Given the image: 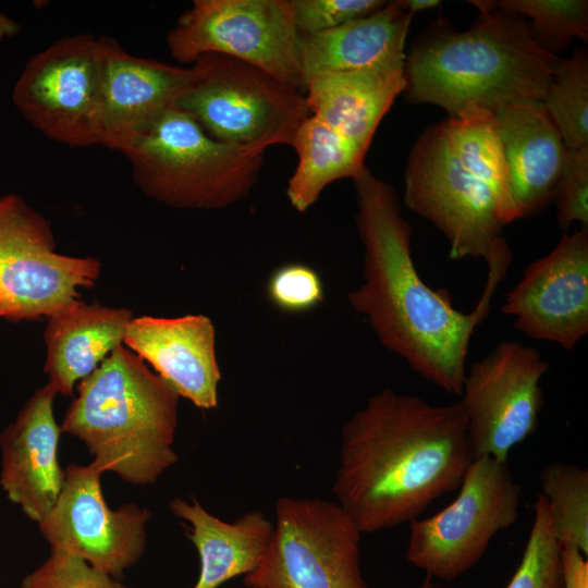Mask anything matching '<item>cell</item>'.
I'll list each match as a JSON object with an SVG mask.
<instances>
[{"label": "cell", "instance_id": "1", "mask_svg": "<svg viewBox=\"0 0 588 588\" xmlns=\"http://www.w3.org/2000/svg\"><path fill=\"white\" fill-rule=\"evenodd\" d=\"M352 180L364 246V282L348 293V302L366 317L384 347L425 380L460 396L471 338L490 313L512 250L503 249L488 264L482 295L471 311L464 313L453 306L445 290L430 287L418 273L412 229L393 187L366 166Z\"/></svg>", "mask_w": 588, "mask_h": 588}, {"label": "cell", "instance_id": "2", "mask_svg": "<svg viewBox=\"0 0 588 588\" xmlns=\"http://www.w3.org/2000/svg\"><path fill=\"white\" fill-rule=\"evenodd\" d=\"M474 457L461 403L384 389L342 428L336 503L362 534L417 519L456 490Z\"/></svg>", "mask_w": 588, "mask_h": 588}, {"label": "cell", "instance_id": "3", "mask_svg": "<svg viewBox=\"0 0 588 588\" xmlns=\"http://www.w3.org/2000/svg\"><path fill=\"white\" fill-rule=\"evenodd\" d=\"M478 19L464 32H428L405 57V93L456 117L469 107L494 113L525 100H543L560 58L543 49L518 16L471 1Z\"/></svg>", "mask_w": 588, "mask_h": 588}, {"label": "cell", "instance_id": "4", "mask_svg": "<svg viewBox=\"0 0 588 588\" xmlns=\"http://www.w3.org/2000/svg\"><path fill=\"white\" fill-rule=\"evenodd\" d=\"M77 393L60 429L85 443L102 473L148 485L177 462L179 395L135 353L115 347Z\"/></svg>", "mask_w": 588, "mask_h": 588}, {"label": "cell", "instance_id": "5", "mask_svg": "<svg viewBox=\"0 0 588 588\" xmlns=\"http://www.w3.org/2000/svg\"><path fill=\"white\" fill-rule=\"evenodd\" d=\"M266 149L215 139L191 114L172 106L117 151L130 161L133 181L146 196L179 209L215 210L249 194Z\"/></svg>", "mask_w": 588, "mask_h": 588}, {"label": "cell", "instance_id": "6", "mask_svg": "<svg viewBox=\"0 0 588 588\" xmlns=\"http://www.w3.org/2000/svg\"><path fill=\"white\" fill-rule=\"evenodd\" d=\"M174 106L215 139L235 145H292L310 117L305 94L238 59L200 56Z\"/></svg>", "mask_w": 588, "mask_h": 588}, {"label": "cell", "instance_id": "7", "mask_svg": "<svg viewBox=\"0 0 588 588\" xmlns=\"http://www.w3.org/2000/svg\"><path fill=\"white\" fill-rule=\"evenodd\" d=\"M404 203L445 235L451 259L488 265L509 247L493 195L462 164L442 122L429 126L409 151Z\"/></svg>", "mask_w": 588, "mask_h": 588}, {"label": "cell", "instance_id": "8", "mask_svg": "<svg viewBox=\"0 0 588 588\" xmlns=\"http://www.w3.org/2000/svg\"><path fill=\"white\" fill-rule=\"evenodd\" d=\"M458 488L443 510L408 523L406 558L431 578L452 580L473 568L518 518L522 491L507 461L474 458Z\"/></svg>", "mask_w": 588, "mask_h": 588}, {"label": "cell", "instance_id": "9", "mask_svg": "<svg viewBox=\"0 0 588 588\" xmlns=\"http://www.w3.org/2000/svg\"><path fill=\"white\" fill-rule=\"evenodd\" d=\"M362 532L336 502L282 497L273 537L248 588H370L360 571Z\"/></svg>", "mask_w": 588, "mask_h": 588}, {"label": "cell", "instance_id": "10", "mask_svg": "<svg viewBox=\"0 0 588 588\" xmlns=\"http://www.w3.org/2000/svg\"><path fill=\"white\" fill-rule=\"evenodd\" d=\"M299 41L291 0H195L167 35L169 52L180 63L224 54L305 94Z\"/></svg>", "mask_w": 588, "mask_h": 588}, {"label": "cell", "instance_id": "11", "mask_svg": "<svg viewBox=\"0 0 588 588\" xmlns=\"http://www.w3.org/2000/svg\"><path fill=\"white\" fill-rule=\"evenodd\" d=\"M99 275L97 259L56 252L48 221L21 196H0L2 318H49L79 302V289L91 287Z\"/></svg>", "mask_w": 588, "mask_h": 588}, {"label": "cell", "instance_id": "12", "mask_svg": "<svg viewBox=\"0 0 588 588\" xmlns=\"http://www.w3.org/2000/svg\"><path fill=\"white\" fill-rule=\"evenodd\" d=\"M549 368L537 348L502 341L466 369L458 402L474 458L507 461L536 431L543 406L540 381Z\"/></svg>", "mask_w": 588, "mask_h": 588}, {"label": "cell", "instance_id": "13", "mask_svg": "<svg viewBox=\"0 0 588 588\" xmlns=\"http://www.w3.org/2000/svg\"><path fill=\"white\" fill-rule=\"evenodd\" d=\"M101 71L100 37H62L27 61L12 101L47 137L71 147L98 145Z\"/></svg>", "mask_w": 588, "mask_h": 588}, {"label": "cell", "instance_id": "14", "mask_svg": "<svg viewBox=\"0 0 588 588\" xmlns=\"http://www.w3.org/2000/svg\"><path fill=\"white\" fill-rule=\"evenodd\" d=\"M101 474L94 462L69 465L60 495L38 526L52 551L76 555L117 578L142 556L150 513L136 504L111 510Z\"/></svg>", "mask_w": 588, "mask_h": 588}, {"label": "cell", "instance_id": "15", "mask_svg": "<svg viewBox=\"0 0 588 588\" xmlns=\"http://www.w3.org/2000/svg\"><path fill=\"white\" fill-rule=\"evenodd\" d=\"M500 310L528 338L574 350L588 332V229L530 262Z\"/></svg>", "mask_w": 588, "mask_h": 588}, {"label": "cell", "instance_id": "16", "mask_svg": "<svg viewBox=\"0 0 588 588\" xmlns=\"http://www.w3.org/2000/svg\"><path fill=\"white\" fill-rule=\"evenodd\" d=\"M100 39L98 145L118 150L133 133L174 106L192 71L135 57L117 40L105 36Z\"/></svg>", "mask_w": 588, "mask_h": 588}, {"label": "cell", "instance_id": "17", "mask_svg": "<svg viewBox=\"0 0 588 588\" xmlns=\"http://www.w3.org/2000/svg\"><path fill=\"white\" fill-rule=\"evenodd\" d=\"M57 394L49 383L36 390L0 437L2 489L36 523L53 507L64 483L58 460L61 429L53 415Z\"/></svg>", "mask_w": 588, "mask_h": 588}, {"label": "cell", "instance_id": "18", "mask_svg": "<svg viewBox=\"0 0 588 588\" xmlns=\"http://www.w3.org/2000/svg\"><path fill=\"white\" fill-rule=\"evenodd\" d=\"M123 342L179 395L201 409L218 406L221 373L216 332L204 315L132 318Z\"/></svg>", "mask_w": 588, "mask_h": 588}, {"label": "cell", "instance_id": "19", "mask_svg": "<svg viewBox=\"0 0 588 588\" xmlns=\"http://www.w3.org/2000/svg\"><path fill=\"white\" fill-rule=\"evenodd\" d=\"M493 115L517 219L535 215L554 198L567 148L541 100L511 103Z\"/></svg>", "mask_w": 588, "mask_h": 588}, {"label": "cell", "instance_id": "20", "mask_svg": "<svg viewBox=\"0 0 588 588\" xmlns=\"http://www.w3.org/2000/svg\"><path fill=\"white\" fill-rule=\"evenodd\" d=\"M405 62L310 78L305 98L310 115L365 154L395 98L405 90Z\"/></svg>", "mask_w": 588, "mask_h": 588}, {"label": "cell", "instance_id": "21", "mask_svg": "<svg viewBox=\"0 0 588 588\" xmlns=\"http://www.w3.org/2000/svg\"><path fill=\"white\" fill-rule=\"evenodd\" d=\"M412 14L397 1L339 27L301 35L299 59L305 84L316 76L405 62L404 45ZM306 91V90H305Z\"/></svg>", "mask_w": 588, "mask_h": 588}, {"label": "cell", "instance_id": "22", "mask_svg": "<svg viewBox=\"0 0 588 588\" xmlns=\"http://www.w3.org/2000/svg\"><path fill=\"white\" fill-rule=\"evenodd\" d=\"M131 319L128 309L82 301L50 316L44 333L48 383L71 395L74 384L121 345Z\"/></svg>", "mask_w": 588, "mask_h": 588}, {"label": "cell", "instance_id": "23", "mask_svg": "<svg viewBox=\"0 0 588 588\" xmlns=\"http://www.w3.org/2000/svg\"><path fill=\"white\" fill-rule=\"evenodd\" d=\"M172 513L189 525L188 538L198 551L199 576L193 588H219L253 573L270 547L274 525L260 511L247 512L233 523L221 520L193 499L175 498Z\"/></svg>", "mask_w": 588, "mask_h": 588}, {"label": "cell", "instance_id": "24", "mask_svg": "<svg viewBox=\"0 0 588 588\" xmlns=\"http://www.w3.org/2000/svg\"><path fill=\"white\" fill-rule=\"evenodd\" d=\"M298 157L286 195L298 212H305L332 182L353 179L363 168L366 154L310 115L297 128L292 145Z\"/></svg>", "mask_w": 588, "mask_h": 588}, {"label": "cell", "instance_id": "25", "mask_svg": "<svg viewBox=\"0 0 588 588\" xmlns=\"http://www.w3.org/2000/svg\"><path fill=\"white\" fill-rule=\"evenodd\" d=\"M442 123L462 164L493 195L503 223L517 220L509 170L493 113L469 107Z\"/></svg>", "mask_w": 588, "mask_h": 588}, {"label": "cell", "instance_id": "26", "mask_svg": "<svg viewBox=\"0 0 588 588\" xmlns=\"http://www.w3.org/2000/svg\"><path fill=\"white\" fill-rule=\"evenodd\" d=\"M540 483L558 542L588 556V470L572 463H550L540 471Z\"/></svg>", "mask_w": 588, "mask_h": 588}, {"label": "cell", "instance_id": "27", "mask_svg": "<svg viewBox=\"0 0 588 588\" xmlns=\"http://www.w3.org/2000/svg\"><path fill=\"white\" fill-rule=\"evenodd\" d=\"M568 149L588 147V54L560 59L542 100Z\"/></svg>", "mask_w": 588, "mask_h": 588}, {"label": "cell", "instance_id": "28", "mask_svg": "<svg viewBox=\"0 0 588 588\" xmlns=\"http://www.w3.org/2000/svg\"><path fill=\"white\" fill-rule=\"evenodd\" d=\"M495 5L503 12L528 16L532 38L547 51L561 50L574 38L587 41V0H502Z\"/></svg>", "mask_w": 588, "mask_h": 588}, {"label": "cell", "instance_id": "29", "mask_svg": "<svg viewBox=\"0 0 588 588\" xmlns=\"http://www.w3.org/2000/svg\"><path fill=\"white\" fill-rule=\"evenodd\" d=\"M505 588H564L561 546L542 493L534 504V519L522 560Z\"/></svg>", "mask_w": 588, "mask_h": 588}, {"label": "cell", "instance_id": "30", "mask_svg": "<svg viewBox=\"0 0 588 588\" xmlns=\"http://www.w3.org/2000/svg\"><path fill=\"white\" fill-rule=\"evenodd\" d=\"M21 588H130L85 560L52 551L34 572L24 577Z\"/></svg>", "mask_w": 588, "mask_h": 588}, {"label": "cell", "instance_id": "31", "mask_svg": "<svg viewBox=\"0 0 588 588\" xmlns=\"http://www.w3.org/2000/svg\"><path fill=\"white\" fill-rule=\"evenodd\" d=\"M267 296L278 309L299 314L316 308L324 301V287L313 267L290 262L278 267L270 274Z\"/></svg>", "mask_w": 588, "mask_h": 588}, {"label": "cell", "instance_id": "32", "mask_svg": "<svg viewBox=\"0 0 588 588\" xmlns=\"http://www.w3.org/2000/svg\"><path fill=\"white\" fill-rule=\"evenodd\" d=\"M382 0H291L294 24L301 35L322 33L381 9Z\"/></svg>", "mask_w": 588, "mask_h": 588}, {"label": "cell", "instance_id": "33", "mask_svg": "<svg viewBox=\"0 0 588 588\" xmlns=\"http://www.w3.org/2000/svg\"><path fill=\"white\" fill-rule=\"evenodd\" d=\"M558 223L567 229L579 222L588 229V147L568 149L555 191Z\"/></svg>", "mask_w": 588, "mask_h": 588}, {"label": "cell", "instance_id": "34", "mask_svg": "<svg viewBox=\"0 0 588 588\" xmlns=\"http://www.w3.org/2000/svg\"><path fill=\"white\" fill-rule=\"evenodd\" d=\"M564 588H588V560L576 547H561Z\"/></svg>", "mask_w": 588, "mask_h": 588}, {"label": "cell", "instance_id": "35", "mask_svg": "<svg viewBox=\"0 0 588 588\" xmlns=\"http://www.w3.org/2000/svg\"><path fill=\"white\" fill-rule=\"evenodd\" d=\"M399 5L406 12L413 14L415 12L428 10L441 4L439 0H399Z\"/></svg>", "mask_w": 588, "mask_h": 588}, {"label": "cell", "instance_id": "36", "mask_svg": "<svg viewBox=\"0 0 588 588\" xmlns=\"http://www.w3.org/2000/svg\"><path fill=\"white\" fill-rule=\"evenodd\" d=\"M20 32L21 26L0 11V42L16 36Z\"/></svg>", "mask_w": 588, "mask_h": 588}, {"label": "cell", "instance_id": "37", "mask_svg": "<svg viewBox=\"0 0 588 588\" xmlns=\"http://www.w3.org/2000/svg\"><path fill=\"white\" fill-rule=\"evenodd\" d=\"M431 577L427 576L426 579L416 588H434V585L431 583Z\"/></svg>", "mask_w": 588, "mask_h": 588}, {"label": "cell", "instance_id": "38", "mask_svg": "<svg viewBox=\"0 0 588 588\" xmlns=\"http://www.w3.org/2000/svg\"><path fill=\"white\" fill-rule=\"evenodd\" d=\"M0 318H2V311H1V309H0Z\"/></svg>", "mask_w": 588, "mask_h": 588}]
</instances>
